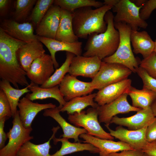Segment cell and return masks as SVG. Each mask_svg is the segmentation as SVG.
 I'll return each instance as SVG.
<instances>
[{
    "instance_id": "6da1fadb",
    "label": "cell",
    "mask_w": 156,
    "mask_h": 156,
    "mask_svg": "<svg viewBox=\"0 0 156 156\" xmlns=\"http://www.w3.org/2000/svg\"><path fill=\"white\" fill-rule=\"evenodd\" d=\"M27 42L15 39L0 28V77L15 88L28 86L26 72L22 68L16 56L18 49Z\"/></svg>"
},
{
    "instance_id": "7a4b0ae2",
    "label": "cell",
    "mask_w": 156,
    "mask_h": 156,
    "mask_svg": "<svg viewBox=\"0 0 156 156\" xmlns=\"http://www.w3.org/2000/svg\"><path fill=\"white\" fill-rule=\"evenodd\" d=\"M114 17L110 10L107 12L104 17L107 24L106 30L101 33H93L88 36L83 56H97L102 60L115 52L119 45L120 36L114 27Z\"/></svg>"
},
{
    "instance_id": "3957f363",
    "label": "cell",
    "mask_w": 156,
    "mask_h": 156,
    "mask_svg": "<svg viewBox=\"0 0 156 156\" xmlns=\"http://www.w3.org/2000/svg\"><path fill=\"white\" fill-rule=\"evenodd\" d=\"M113 7L104 5L94 9L92 7H87L75 10L73 12L72 21L75 34L79 38L86 39L92 33L104 32L107 28L104 20L105 15Z\"/></svg>"
},
{
    "instance_id": "277c9868",
    "label": "cell",
    "mask_w": 156,
    "mask_h": 156,
    "mask_svg": "<svg viewBox=\"0 0 156 156\" xmlns=\"http://www.w3.org/2000/svg\"><path fill=\"white\" fill-rule=\"evenodd\" d=\"M114 25L119 34V45L112 55L104 58L102 61L122 65L132 72L136 73L140 63L135 57L131 47L130 35L131 29L130 26L124 23L114 22Z\"/></svg>"
},
{
    "instance_id": "5b68a950",
    "label": "cell",
    "mask_w": 156,
    "mask_h": 156,
    "mask_svg": "<svg viewBox=\"0 0 156 156\" xmlns=\"http://www.w3.org/2000/svg\"><path fill=\"white\" fill-rule=\"evenodd\" d=\"M68 119L75 126L82 127L86 129L90 135L102 139L112 140L114 139V137L106 132L100 125L97 108L92 107L86 111L82 110L80 113H75L68 115Z\"/></svg>"
},
{
    "instance_id": "8992f818",
    "label": "cell",
    "mask_w": 156,
    "mask_h": 156,
    "mask_svg": "<svg viewBox=\"0 0 156 156\" xmlns=\"http://www.w3.org/2000/svg\"><path fill=\"white\" fill-rule=\"evenodd\" d=\"M12 126L7 133L9 139L7 144L0 150V156H17L22 146L26 142L34 139L30 134L32 128H25L21 121L18 111L13 118Z\"/></svg>"
},
{
    "instance_id": "52a82bcc",
    "label": "cell",
    "mask_w": 156,
    "mask_h": 156,
    "mask_svg": "<svg viewBox=\"0 0 156 156\" xmlns=\"http://www.w3.org/2000/svg\"><path fill=\"white\" fill-rule=\"evenodd\" d=\"M132 73L129 68L122 65L102 61L99 70L91 82L94 90H99L128 78Z\"/></svg>"
},
{
    "instance_id": "ba28073f",
    "label": "cell",
    "mask_w": 156,
    "mask_h": 156,
    "mask_svg": "<svg viewBox=\"0 0 156 156\" xmlns=\"http://www.w3.org/2000/svg\"><path fill=\"white\" fill-rule=\"evenodd\" d=\"M142 7L137 6L130 0H117L112 9L116 13L114 18V22L125 23L132 30L138 31L140 28L146 29L148 24L141 19L139 15Z\"/></svg>"
},
{
    "instance_id": "9c48e42d",
    "label": "cell",
    "mask_w": 156,
    "mask_h": 156,
    "mask_svg": "<svg viewBox=\"0 0 156 156\" xmlns=\"http://www.w3.org/2000/svg\"><path fill=\"white\" fill-rule=\"evenodd\" d=\"M128 96L125 93L109 103L99 106L97 108L99 122L104 123L105 125L109 126L112 118L116 115L137 112L141 109L130 105L127 100Z\"/></svg>"
},
{
    "instance_id": "30bf717a",
    "label": "cell",
    "mask_w": 156,
    "mask_h": 156,
    "mask_svg": "<svg viewBox=\"0 0 156 156\" xmlns=\"http://www.w3.org/2000/svg\"><path fill=\"white\" fill-rule=\"evenodd\" d=\"M54 64L50 55L44 53L35 59L26 72L31 82L37 85L43 84L55 71Z\"/></svg>"
},
{
    "instance_id": "8fae6325",
    "label": "cell",
    "mask_w": 156,
    "mask_h": 156,
    "mask_svg": "<svg viewBox=\"0 0 156 156\" xmlns=\"http://www.w3.org/2000/svg\"><path fill=\"white\" fill-rule=\"evenodd\" d=\"M102 62L97 56H75L72 60L68 73L76 77L81 76L92 79L99 70Z\"/></svg>"
},
{
    "instance_id": "7c38bea8",
    "label": "cell",
    "mask_w": 156,
    "mask_h": 156,
    "mask_svg": "<svg viewBox=\"0 0 156 156\" xmlns=\"http://www.w3.org/2000/svg\"><path fill=\"white\" fill-rule=\"evenodd\" d=\"M60 92L66 101L78 96L91 94L94 90L91 82L83 81L68 73L59 85Z\"/></svg>"
},
{
    "instance_id": "4fadbf2b",
    "label": "cell",
    "mask_w": 156,
    "mask_h": 156,
    "mask_svg": "<svg viewBox=\"0 0 156 156\" xmlns=\"http://www.w3.org/2000/svg\"><path fill=\"white\" fill-rule=\"evenodd\" d=\"M105 126L112 136L128 144L134 150H142L148 142L146 137L147 127L138 130H131L119 126L114 130L109 126Z\"/></svg>"
},
{
    "instance_id": "5bb4252c",
    "label": "cell",
    "mask_w": 156,
    "mask_h": 156,
    "mask_svg": "<svg viewBox=\"0 0 156 156\" xmlns=\"http://www.w3.org/2000/svg\"><path fill=\"white\" fill-rule=\"evenodd\" d=\"M137 113L131 116L120 118L117 116L112 119L110 124L125 126L129 130H138L147 127L155 120L154 116L150 107L141 109Z\"/></svg>"
},
{
    "instance_id": "9a60e30c",
    "label": "cell",
    "mask_w": 156,
    "mask_h": 156,
    "mask_svg": "<svg viewBox=\"0 0 156 156\" xmlns=\"http://www.w3.org/2000/svg\"><path fill=\"white\" fill-rule=\"evenodd\" d=\"M0 28L11 37L27 43L37 39L32 24L28 22L20 23L13 19H6L1 22Z\"/></svg>"
},
{
    "instance_id": "2e32d148",
    "label": "cell",
    "mask_w": 156,
    "mask_h": 156,
    "mask_svg": "<svg viewBox=\"0 0 156 156\" xmlns=\"http://www.w3.org/2000/svg\"><path fill=\"white\" fill-rule=\"evenodd\" d=\"M61 8L53 4L36 27L37 36L55 39L59 25Z\"/></svg>"
},
{
    "instance_id": "e0dca14e",
    "label": "cell",
    "mask_w": 156,
    "mask_h": 156,
    "mask_svg": "<svg viewBox=\"0 0 156 156\" xmlns=\"http://www.w3.org/2000/svg\"><path fill=\"white\" fill-rule=\"evenodd\" d=\"M56 107L55 105L51 103L40 104L34 103L25 97L20 100L18 105L21 121L26 128L31 127L33 121L40 112Z\"/></svg>"
},
{
    "instance_id": "ac0fdd59",
    "label": "cell",
    "mask_w": 156,
    "mask_h": 156,
    "mask_svg": "<svg viewBox=\"0 0 156 156\" xmlns=\"http://www.w3.org/2000/svg\"><path fill=\"white\" fill-rule=\"evenodd\" d=\"M131 83V79L127 78L108 85L99 90L96 93L94 101L99 106L109 103L122 94H127Z\"/></svg>"
},
{
    "instance_id": "d6986e66",
    "label": "cell",
    "mask_w": 156,
    "mask_h": 156,
    "mask_svg": "<svg viewBox=\"0 0 156 156\" xmlns=\"http://www.w3.org/2000/svg\"><path fill=\"white\" fill-rule=\"evenodd\" d=\"M79 137L83 139L84 143H90L99 151L100 156H108L111 153L125 150H134L128 144L121 141L115 142L112 140L101 139L83 133Z\"/></svg>"
},
{
    "instance_id": "ffe728a7",
    "label": "cell",
    "mask_w": 156,
    "mask_h": 156,
    "mask_svg": "<svg viewBox=\"0 0 156 156\" xmlns=\"http://www.w3.org/2000/svg\"><path fill=\"white\" fill-rule=\"evenodd\" d=\"M37 39L48 49L53 61L55 68L56 69L58 68L59 66L55 58V54L56 52L65 51L72 53L75 56L81 55L82 54V42H81L70 43L38 36Z\"/></svg>"
},
{
    "instance_id": "44dd1931",
    "label": "cell",
    "mask_w": 156,
    "mask_h": 156,
    "mask_svg": "<svg viewBox=\"0 0 156 156\" xmlns=\"http://www.w3.org/2000/svg\"><path fill=\"white\" fill-rule=\"evenodd\" d=\"M45 52L42 43L37 39L19 48L16 52V56L22 68L27 72L33 62Z\"/></svg>"
},
{
    "instance_id": "7402d4cb",
    "label": "cell",
    "mask_w": 156,
    "mask_h": 156,
    "mask_svg": "<svg viewBox=\"0 0 156 156\" xmlns=\"http://www.w3.org/2000/svg\"><path fill=\"white\" fill-rule=\"evenodd\" d=\"M61 108L59 106L54 108L47 109L44 110L43 115L44 116L51 117L59 124L63 132L61 137L68 139H73L75 142H79V137L82 134L87 133V130L83 128L75 126L67 122L60 114Z\"/></svg>"
},
{
    "instance_id": "603a6c76",
    "label": "cell",
    "mask_w": 156,
    "mask_h": 156,
    "mask_svg": "<svg viewBox=\"0 0 156 156\" xmlns=\"http://www.w3.org/2000/svg\"><path fill=\"white\" fill-rule=\"evenodd\" d=\"M130 40L133 52L135 54H141L143 59L148 57L154 52L155 41L146 31L131 30Z\"/></svg>"
},
{
    "instance_id": "cb8c5ba5",
    "label": "cell",
    "mask_w": 156,
    "mask_h": 156,
    "mask_svg": "<svg viewBox=\"0 0 156 156\" xmlns=\"http://www.w3.org/2000/svg\"><path fill=\"white\" fill-rule=\"evenodd\" d=\"M73 12L61 8L60 23L55 39L70 43L79 41V38L73 30Z\"/></svg>"
},
{
    "instance_id": "d4e9b609",
    "label": "cell",
    "mask_w": 156,
    "mask_h": 156,
    "mask_svg": "<svg viewBox=\"0 0 156 156\" xmlns=\"http://www.w3.org/2000/svg\"><path fill=\"white\" fill-rule=\"evenodd\" d=\"M29 89L31 93H28L25 97L32 101L36 100L53 98L58 101L59 106L61 107L66 102L60 92L59 85L52 88H44L31 82L29 85Z\"/></svg>"
},
{
    "instance_id": "484cf974",
    "label": "cell",
    "mask_w": 156,
    "mask_h": 156,
    "mask_svg": "<svg viewBox=\"0 0 156 156\" xmlns=\"http://www.w3.org/2000/svg\"><path fill=\"white\" fill-rule=\"evenodd\" d=\"M54 144H56L61 142L62 146L60 149L51 156H63L73 153L87 151L91 153H99V149L92 144L89 143H81L80 142L72 143L68 139L62 138H56L55 136L53 139Z\"/></svg>"
},
{
    "instance_id": "4316f807",
    "label": "cell",
    "mask_w": 156,
    "mask_h": 156,
    "mask_svg": "<svg viewBox=\"0 0 156 156\" xmlns=\"http://www.w3.org/2000/svg\"><path fill=\"white\" fill-rule=\"evenodd\" d=\"M96 93L75 97L66 101L65 104L60 109V112L66 111L68 115L75 113H80L83 109L90 106L94 108H97L99 106L94 101V99Z\"/></svg>"
},
{
    "instance_id": "83f0119b",
    "label": "cell",
    "mask_w": 156,
    "mask_h": 156,
    "mask_svg": "<svg viewBox=\"0 0 156 156\" xmlns=\"http://www.w3.org/2000/svg\"><path fill=\"white\" fill-rule=\"evenodd\" d=\"M59 128L58 126L53 127L52 129L53 131L52 135L47 141L44 143L36 144L30 141L26 142L19 149L17 156H51L49 154L51 148L50 141Z\"/></svg>"
},
{
    "instance_id": "f1b7e54d",
    "label": "cell",
    "mask_w": 156,
    "mask_h": 156,
    "mask_svg": "<svg viewBox=\"0 0 156 156\" xmlns=\"http://www.w3.org/2000/svg\"><path fill=\"white\" fill-rule=\"evenodd\" d=\"M127 94L131 99L132 106L141 109L150 107L156 100V94L146 88H142L140 90L131 86Z\"/></svg>"
},
{
    "instance_id": "f546056e",
    "label": "cell",
    "mask_w": 156,
    "mask_h": 156,
    "mask_svg": "<svg viewBox=\"0 0 156 156\" xmlns=\"http://www.w3.org/2000/svg\"><path fill=\"white\" fill-rule=\"evenodd\" d=\"M9 81L1 80L0 81V89L5 93L10 103L13 118L16 113L17 107L20 98L24 94L30 92L29 85L21 89L13 87Z\"/></svg>"
},
{
    "instance_id": "4dcf8cb0",
    "label": "cell",
    "mask_w": 156,
    "mask_h": 156,
    "mask_svg": "<svg viewBox=\"0 0 156 156\" xmlns=\"http://www.w3.org/2000/svg\"><path fill=\"white\" fill-rule=\"evenodd\" d=\"M75 56L72 53L66 52V58L64 63L59 68L56 69L49 79L40 86L47 88L59 85L66 73H68L72 60Z\"/></svg>"
},
{
    "instance_id": "1f68e13d",
    "label": "cell",
    "mask_w": 156,
    "mask_h": 156,
    "mask_svg": "<svg viewBox=\"0 0 156 156\" xmlns=\"http://www.w3.org/2000/svg\"><path fill=\"white\" fill-rule=\"evenodd\" d=\"M53 4L72 12L82 8L93 7L97 8L104 5L103 2L95 0H54Z\"/></svg>"
},
{
    "instance_id": "d6a6232c",
    "label": "cell",
    "mask_w": 156,
    "mask_h": 156,
    "mask_svg": "<svg viewBox=\"0 0 156 156\" xmlns=\"http://www.w3.org/2000/svg\"><path fill=\"white\" fill-rule=\"evenodd\" d=\"M36 0H17L14 3L15 11L13 20L20 23L24 21L28 16L36 4Z\"/></svg>"
},
{
    "instance_id": "836d02e7",
    "label": "cell",
    "mask_w": 156,
    "mask_h": 156,
    "mask_svg": "<svg viewBox=\"0 0 156 156\" xmlns=\"http://www.w3.org/2000/svg\"><path fill=\"white\" fill-rule=\"evenodd\" d=\"M54 1V0H37L30 17L31 21L36 27L53 4Z\"/></svg>"
},
{
    "instance_id": "e575fe53",
    "label": "cell",
    "mask_w": 156,
    "mask_h": 156,
    "mask_svg": "<svg viewBox=\"0 0 156 156\" xmlns=\"http://www.w3.org/2000/svg\"><path fill=\"white\" fill-rule=\"evenodd\" d=\"M139 66L144 69L151 77L156 79V54L153 52L149 56L140 62Z\"/></svg>"
},
{
    "instance_id": "d590c367",
    "label": "cell",
    "mask_w": 156,
    "mask_h": 156,
    "mask_svg": "<svg viewBox=\"0 0 156 156\" xmlns=\"http://www.w3.org/2000/svg\"><path fill=\"white\" fill-rule=\"evenodd\" d=\"M136 73L141 79L143 88L150 90L156 94V79L149 76L143 68L139 66Z\"/></svg>"
},
{
    "instance_id": "8d00e7d4",
    "label": "cell",
    "mask_w": 156,
    "mask_h": 156,
    "mask_svg": "<svg viewBox=\"0 0 156 156\" xmlns=\"http://www.w3.org/2000/svg\"><path fill=\"white\" fill-rule=\"evenodd\" d=\"M12 116L9 102L4 92L0 89V119L6 118L7 120Z\"/></svg>"
},
{
    "instance_id": "74e56055",
    "label": "cell",
    "mask_w": 156,
    "mask_h": 156,
    "mask_svg": "<svg viewBox=\"0 0 156 156\" xmlns=\"http://www.w3.org/2000/svg\"><path fill=\"white\" fill-rule=\"evenodd\" d=\"M156 9V0H146L140 11V16L145 21L148 19L153 11Z\"/></svg>"
},
{
    "instance_id": "f35d334b",
    "label": "cell",
    "mask_w": 156,
    "mask_h": 156,
    "mask_svg": "<svg viewBox=\"0 0 156 156\" xmlns=\"http://www.w3.org/2000/svg\"><path fill=\"white\" fill-rule=\"evenodd\" d=\"M146 137L148 142L156 141V117L154 121L147 127Z\"/></svg>"
},
{
    "instance_id": "ab89813d",
    "label": "cell",
    "mask_w": 156,
    "mask_h": 156,
    "mask_svg": "<svg viewBox=\"0 0 156 156\" xmlns=\"http://www.w3.org/2000/svg\"><path fill=\"white\" fill-rule=\"evenodd\" d=\"M144 153L142 150H128L111 153L108 156H143Z\"/></svg>"
},
{
    "instance_id": "60d3db41",
    "label": "cell",
    "mask_w": 156,
    "mask_h": 156,
    "mask_svg": "<svg viewBox=\"0 0 156 156\" xmlns=\"http://www.w3.org/2000/svg\"><path fill=\"white\" fill-rule=\"evenodd\" d=\"M7 120L6 118L0 119V148L2 149L5 145V142L7 139V133L4 131L5 123Z\"/></svg>"
},
{
    "instance_id": "b9f144b4",
    "label": "cell",
    "mask_w": 156,
    "mask_h": 156,
    "mask_svg": "<svg viewBox=\"0 0 156 156\" xmlns=\"http://www.w3.org/2000/svg\"><path fill=\"white\" fill-rule=\"evenodd\" d=\"M142 151L145 153L153 156H156V141L147 142Z\"/></svg>"
},
{
    "instance_id": "7bdbcfd3",
    "label": "cell",
    "mask_w": 156,
    "mask_h": 156,
    "mask_svg": "<svg viewBox=\"0 0 156 156\" xmlns=\"http://www.w3.org/2000/svg\"><path fill=\"white\" fill-rule=\"evenodd\" d=\"M8 0H0V12L1 15H3L8 8L10 2Z\"/></svg>"
},
{
    "instance_id": "ee69618b",
    "label": "cell",
    "mask_w": 156,
    "mask_h": 156,
    "mask_svg": "<svg viewBox=\"0 0 156 156\" xmlns=\"http://www.w3.org/2000/svg\"><path fill=\"white\" fill-rule=\"evenodd\" d=\"M146 0H132L131 1L137 6L140 7L142 6L146 1Z\"/></svg>"
},
{
    "instance_id": "f6af8a7d",
    "label": "cell",
    "mask_w": 156,
    "mask_h": 156,
    "mask_svg": "<svg viewBox=\"0 0 156 156\" xmlns=\"http://www.w3.org/2000/svg\"><path fill=\"white\" fill-rule=\"evenodd\" d=\"M151 107L154 116L156 117V100L152 103Z\"/></svg>"
},
{
    "instance_id": "bcb514c9",
    "label": "cell",
    "mask_w": 156,
    "mask_h": 156,
    "mask_svg": "<svg viewBox=\"0 0 156 156\" xmlns=\"http://www.w3.org/2000/svg\"><path fill=\"white\" fill-rule=\"evenodd\" d=\"M155 48L154 51L155 52L156 54V40H155Z\"/></svg>"
},
{
    "instance_id": "7dc6e473",
    "label": "cell",
    "mask_w": 156,
    "mask_h": 156,
    "mask_svg": "<svg viewBox=\"0 0 156 156\" xmlns=\"http://www.w3.org/2000/svg\"><path fill=\"white\" fill-rule=\"evenodd\" d=\"M143 156H152L151 155H148V154H146V153H144Z\"/></svg>"
}]
</instances>
